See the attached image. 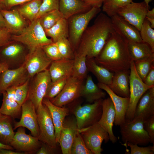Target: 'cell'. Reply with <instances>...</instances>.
I'll use <instances>...</instances> for the list:
<instances>
[{
    "label": "cell",
    "mask_w": 154,
    "mask_h": 154,
    "mask_svg": "<svg viewBox=\"0 0 154 154\" xmlns=\"http://www.w3.org/2000/svg\"><path fill=\"white\" fill-rule=\"evenodd\" d=\"M51 82L49 70L47 69L30 78L27 99L31 101L36 110L42 104L48 88Z\"/></svg>",
    "instance_id": "30bf717a"
},
{
    "label": "cell",
    "mask_w": 154,
    "mask_h": 154,
    "mask_svg": "<svg viewBox=\"0 0 154 154\" xmlns=\"http://www.w3.org/2000/svg\"><path fill=\"white\" fill-rule=\"evenodd\" d=\"M86 77L85 83L82 87L80 96L90 104L105 98L106 93L94 83L91 76L88 75Z\"/></svg>",
    "instance_id": "83f0119b"
},
{
    "label": "cell",
    "mask_w": 154,
    "mask_h": 154,
    "mask_svg": "<svg viewBox=\"0 0 154 154\" xmlns=\"http://www.w3.org/2000/svg\"><path fill=\"white\" fill-rule=\"evenodd\" d=\"M30 79V78L24 83L15 88L16 101L21 106L27 99Z\"/></svg>",
    "instance_id": "ee69618b"
},
{
    "label": "cell",
    "mask_w": 154,
    "mask_h": 154,
    "mask_svg": "<svg viewBox=\"0 0 154 154\" xmlns=\"http://www.w3.org/2000/svg\"><path fill=\"white\" fill-rule=\"evenodd\" d=\"M47 144L43 142L39 149L36 152V154H54V149Z\"/></svg>",
    "instance_id": "f907efd6"
},
{
    "label": "cell",
    "mask_w": 154,
    "mask_h": 154,
    "mask_svg": "<svg viewBox=\"0 0 154 154\" xmlns=\"http://www.w3.org/2000/svg\"><path fill=\"white\" fill-rule=\"evenodd\" d=\"M154 116V86L147 90L139 100L136 107L134 117L143 120Z\"/></svg>",
    "instance_id": "cb8c5ba5"
},
{
    "label": "cell",
    "mask_w": 154,
    "mask_h": 154,
    "mask_svg": "<svg viewBox=\"0 0 154 154\" xmlns=\"http://www.w3.org/2000/svg\"><path fill=\"white\" fill-rule=\"evenodd\" d=\"M1 149L14 150V149L11 146L4 144L0 142V149Z\"/></svg>",
    "instance_id": "91938a15"
},
{
    "label": "cell",
    "mask_w": 154,
    "mask_h": 154,
    "mask_svg": "<svg viewBox=\"0 0 154 154\" xmlns=\"http://www.w3.org/2000/svg\"><path fill=\"white\" fill-rule=\"evenodd\" d=\"M36 112L39 129L38 139L41 142L55 149L57 143L55 128L49 110L42 103L36 110Z\"/></svg>",
    "instance_id": "ba28073f"
},
{
    "label": "cell",
    "mask_w": 154,
    "mask_h": 154,
    "mask_svg": "<svg viewBox=\"0 0 154 154\" xmlns=\"http://www.w3.org/2000/svg\"><path fill=\"white\" fill-rule=\"evenodd\" d=\"M17 128L9 145L17 151L25 154H36L42 142L38 137L26 134L25 128L19 127Z\"/></svg>",
    "instance_id": "4fadbf2b"
},
{
    "label": "cell",
    "mask_w": 154,
    "mask_h": 154,
    "mask_svg": "<svg viewBox=\"0 0 154 154\" xmlns=\"http://www.w3.org/2000/svg\"><path fill=\"white\" fill-rule=\"evenodd\" d=\"M132 2L133 0H104L102 10L111 17L117 15L121 8Z\"/></svg>",
    "instance_id": "d590c367"
},
{
    "label": "cell",
    "mask_w": 154,
    "mask_h": 154,
    "mask_svg": "<svg viewBox=\"0 0 154 154\" xmlns=\"http://www.w3.org/2000/svg\"><path fill=\"white\" fill-rule=\"evenodd\" d=\"M5 92L2 94L3 99L0 112L11 117L13 119L19 118L21 116V106L16 101H11L8 99Z\"/></svg>",
    "instance_id": "836d02e7"
},
{
    "label": "cell",
    "mask_w": 154,
    "mask_h": 154,
    "mask_svg": "<svg viewBox=\"0 0 154 154\" xmlns=\"http://www.w3.org/2000/svg\"><path fill=\"white\" fill-rule=\"evenodd\" d=\"M44 31L46 36L50 37L54 42L62 38H68V28L67 19L63 17L52 27Z\"/></svg>",
    "instance_id": "1f68e13d"
},
{
    "label": "cell",
    "mask_w": 154,
    "mask_h": 154,
    "mask_svg": "<svg viewBox=\"0 0 154 154\" xmlns=\"http://www.w3.org/2000/svg\"><path fill=\"white\" fill-rule=\"evenodd\" d=\"M83 80L72 76L70 77L61 92L50 101L59 107L64 106L73 102L80 97Z\"/></svg>",
    "instance_id": "7c38bea8"
},
{
    "label": "cell",
    "mask_w": 154,
    "mask_h": 154,
    "mask_svg": "<svg viewBox=\"0 0 154 154\" xmlns=\"http://www.w3.org/2000/svg\"><path fill=\"white\" fill-rule=\"evenodd\" d=\"M16 87H9L7 89L5 92L7 98L11 101H16L15 96Z\"/></svg>",
    "instance_id": "f5cc1de1"
},
{
    "label": "cell",
    "mask_w": 154,
    "mask_h": 154,
    "mask_svg": "<svg viewBox=\"0 0 154 154\" xmlns=\"http://www.w3.org/2000/svg\"><path fill=\"white\" fill-rule=\"evenodd\" d=\"M52 61L46 56L42 47L29 52L24 64L29 77L47 69Z\"/></svg>",
    "instance_id": "2e32d148"
},
{
    "label": "cell",
    "mask_w": 154,
    "mask_h": 154,
    "mask_svg": "<svg viewBox=\"0 0 154 154\" xmlns=\"http://www.w3.org/2000/svg\"><path fill=\"white\" fill-rule=\"evenodd\" d=\"M86 63L88 70L96 77L99 82L108 86L111 83L114 73L98 64L94 58L86 57Z\"/></svg>",
    "instance_id": "f1b7e54d"
},
{
    "label": "cell",
    "mask_w": 154,
    "mask_h": 154,
    "mask_svg": "<svg viewBox=\"0 0 154 154\" xmlns=\"http://www.w3.org/2000/svg\"><path fill=\"white\" fill-rule=\"evenodd\" d=\"M74 59H62L52 61L48 69L51 81L54 82L64 78L71 76Z\"/></svg>",
    "instance_id": "d4e9b609"
},
{
    "label": "cell",
    "mask_w": 154,
    "mask_h": 154,
    "mask_svg": "<svg viewBox=\"0 0 154 154\" xmlns=\"http://www.w3.org/2000/svg\"><path fill=\"white\" fill-rule=\"evenodd\" d=\"M152 0H144V1L145 3L147 6H149V3Z\"/></svg>",
    "instance_id": "6125c7cd"
},
{
    "label": "cell",
    "mask_w": 154,
    "mask_h": 154,
    "mask_svg": "<svg viewBox=\"0 0 154 154\" xmlns=\"http://www.w3.org/2000/svg\"><path fill=\"white\" fill-rule=\"evenodd\" d=\"M78 130L76 119L65 118L58 142L62 154H71L72 146Z\"/></svg>",
    "instance_id": "ffe728a7"
},
{
    "label": "cell",
    "mask_w": 154,
    "mask_h": 154,
    "mask_svg": "<svg viewBox=\"0 0 154 154\" xmlns=\"http://www.w3.org/2000/svg\"><path fill=\"white\" fill-rule=\"evenodd\" d=\"M110 18L114 30L127 41L143 42L139 31L123 17L117 14Z\"/></svg>",
    "instance_id": "ac0fdd59"
},
{
    "label": "cell",
    "mask_w": 154,
    "mask_h": 154,
    "mask_svg": "<svg viewBox=\"0 0 154 154\" xmlns=\"http://www.w3.org/2000/svg\"><path fill=\"white\" fill-rule=\"evenodd\" d=\"M86 4L92 7L100 8L102 5L104 0H82Z\"/></svg>",
    "instance_id": "db71d44e"
},
{
    "label": "cell",
    "mask_w": 154,
    "mask_h": 154,
    "mask_svg": "<svg viewBox=\"0 0 154 154\" xmlns=\"http://www.w3.org/2000/svg\"><path fill=\"white\" fill-rule=\"evenodd\" d=\"M101 11L100 8L92 7L86 12L74 15L67 19L69 40L74 52L81 37L90 21Z\"/></svg>",
    "instance_id": "277c9868"
},
{
    "label": "cell",
    "mask_w": 154,
    "mask_h": 154,
    "mask_svg": "<svg viewBox=\"0 0 154 154\" xmlns=\"http://www.w3.org/2000/svg\"><path fill=\"white\" fill-rule=\"evenodd\" d=\"M60 0H42L36 19L44 14L54 10H59Z\"/></svg>",
    "instance_id": "7bdbcfd3"
},
{
    "label": "cell",
    "mask_w": 154,
    "mask_h": 154,
    "mask_svg": "<svg viewBox=\"0 0 154 154\" xmlns=\"http://www.w3.org/2000/svg\"><path fill=\"white\" fill-rule=\"evenodd\" d=\"M6 28L4 18L0 11V29Z\"/></svg>",
    "instance_id": "9f6ffc18"
},
{
    "label": "cell",
    "mask_w": 154,
    "mask_h": 154,
    "mask_svg": "<svg viewBox=\"0 0 154 154\" xmlns=\"http://www.w3.org/2000/svg\"><path fill=\"white\" fill-rule=\"evenodd\" d=\"M154 57L134 61L136 71L143 81L154 66Z\"/></svg>",
    "instance_id": "f35d334b"
},
{
    "label": "cell",
    "mask_w": 154,
    "mask_h": 154,
    "mask_svg": "<svg viewBox=\"0 0 154 154\" xmlns=\"http://www.w3.org/2000/svg\"><path fill=\"white\" fill-rule=\"evenodd\" d=\"M11 40L26 46L29 52L53 42L47 38L38 19L29 22L28 26L18 35H12Z\"/></svg>",
    "instance_id": "3957f363"
},
{
    "label": "cell",
    "mask_w": 154,
    "mask_h": 154,
    "mask_svg": "<svg viewBox=\"0 0 154 154\" xmlns=\"http://www.w3.org/2000/svg\"><path fill=\"white\" fill-rule=\"evenodd\" d=\"M42 103L48 108L52 119L55 128V135L57 143L66 117L69 114V110L64 107H59L53 104L48 98H44Z\"/></svg>",
    "instance_id": "603a6c76"
},
{
    "label": "cell",
    "mask_w": 154,
    "mask_h": 154,
    "mask_svg": "<svg viewBox=\"0 0 154 154\" xmlns=\"http://www.w3.org/2000/svg\"><path fill=\"white\" fill-rule=\"evenodd\" d=\"M150 23L151 28H154V18H150L147 17L145 18Z\"/></svg>",
    "instance_id": "94428289"
},
{
    "label": "cell",
    "mask_w": 154,
    "mask_h": 154,
    "mask_svg": "<svg viewBox=\"0 0 154 154\" xmlns=\"http://www.w3.org/2000/svg\"><path fill=\"white\" fill-rule=\"evenodd\" d=\"M12 35L6 28L0 29V48L12 40Z\"/></svg>",
    "instance_id": "c3c4849f"
},
{
    "label": "cell",
    "mask_w": 154,
    "mask_h": 154,
    "mask_svg": "<svg viewBox=\"0 0 154 154\" xmlns=\"http://www.w3.org/2000/svg\"><path fill=\"white\" fill-rule=\"evenodd\" d=\"M92 8L82 0H60L59 10L63 17L67 19L74 15L86 12Z\"/></svg>",
    "instance_id": "4316f807"
},
{
    "label": "cell",
    "mask_w": 154,
    "mask_h": 154,
    "mask_svg": "<svg viewBox=\"0 0 154 154\" xmlns=\"http://www.w3.org/2000/svg\"><path fill=\"white\" fill-rule=\"evenodd\" d=\"M129 70L130 96L125 119L131 120L134 118L135 109L139 100L144 93L151 87L146 85L138 75L133 60L131 62Z\"/></svg>",
    "instance_id": "52a82bcc"
},
{
    "label": "cell",
    "mask_w": 154,
    "mask_h": 154,
    "mask_svg": "<svg viewBox=\"0 0 154 154\" xmlns=\"http://www.w3.org/2000/svg\"><path fill=\"white\" fill-rule=\"evenodd\" d=\"M129 70L114 73L111 83L108 86L117 95L129 98Z\"/></svg>",
    "instance_id": "484cf974"
},
{
    "label": "cell",
    "mask_w": 154,
    "mask_h": 154,
    "mask_svg": "<svg viewBox=\"0 0 154 154\" xmlns=\"http://www.w3.org/2000/svg\"><path fill=\"white\" fill-rule=\"evenodd\" d=\"M63 17L59 10H54L44 14L38 19L41 25L45 30L52 27Z\"/></svg>",
    "instance_id": "8d00e7d4"
},
{
    "label": "cell",
    "mask_w": 154,
    "mask_h": 154,
    "mask_svg": "<svg viewBox=\"0 0 154 154\" xmlns=\"http://www.w3.org/2000/svg\"><path fill=\"white\" fill-rule=\"evenodd\" d=\"M29 52L26 46L12 40L0 48V63L6 64L9 69L18 68L24 64Z\"/></svg>",
    "instance_id": "8992f818"
},
{
    "label": "cell",
    "mask_w": 154,
    "mask_h": 154,
    "mask_svg": "<svg viewBox=\"0 0 154 154\" xmlns=\"http://www.w3.org/2000/svg\"><path fill=\"white\" fill-rule=\"evenodd\" d=\"M42 48L46 56L52 61L64 59L61 55L55 42L45 45Z\"/></svg>",
    "instance_id": "f6af8a7d"
},
{
    "label": "cell",
    "mask_w": 154,
    "mask_h": 154,
    "mask_svg": "<svg viewBox=\"0 0 154 154\" xmlns=\"http://www.w3.org/2000/svg\"><path fill=\"white\" fill-rule=\"evenodd\" d=\"M102 99L92 103L79 105L74 110L78 130L91 126L98 122L102 112Z\"/></svg>",
    "instance_id": "9c48e42d"
},
{
    "label": "cell",
    "mask_w": 154,
    "mask_h": 154,
    "mask_svg": "<svg viewBox=\"0 0 154 154\" xmlns=\"http://www.w3.org/2000/svg\"><path fill=\"white\" fill-rule=\"evenodd\" d=\"M13 119L0 112V142L4 144L9 145L15 134Z\"/></svg>",
    "instance_id": "4dcf8cb0"
},
{
    "label": "cell",
    "mask_w": 154,
    "mask_h": 154,
    "mask_svg": "<svg viewBox=\"0 0 154 154\" xmlns=\"http://www.w3.org/2000/svg\"><path fill=\"white\" fill-rule=\"evenodd\" d=\"M143 82L146 85L150 87L154 86V67L150 70Z\"/></svg>",
    "instance_id": "816d5d0a"
},
{
    "label": "cell",
    "mask_w": 154,
    "mask_h": 154,
    "mask_svg": "<svg viewBox=\"0 0 154 154\" xmlns=\"http://www.w3.org/2000/svg\"><path fill=\"white\" fill-rule=\"evenodd\" d=\"M128 42L129 52L134 61L154 57V52L148 44L143 42Z\"/></svg>",
    "instance_id": "f546056e"
},
{
    "label": "cell",
    "mask_w": 154,
    "mask_h": 154,
    "mask_svg": "<svg viewBox=\"0 0 154 154\" xmlns=\"http://www.w3.org/2000/svg\"><path fill=\"white\" fill-rule=\"evenodd\" d=\"M42 0H32L20 5L16 9L20 14L29 22L36 19Z\"/></svg>",
    "instance_id": "d6a6232c"
},
{
    "label": "cell",
    "mask_w": 154,
    "mask_h": 154,
    "mask_svg": "<svg viewBox=\"0 0 154 154\" xmlns=\"http://www.w3.org/2000/svg\"><path fill=\"white\" fill-rule=\"evenodd\" d=\"M68 78H64L51 82L47 90L44 98L50 100L57 96L62 90Z\"/></svg>",
    "instance_id": "b9f144b4"
},
{
    "label": "cell",
    "mask_w": 154,
    "mask_h": 154,
    "mask_svg": "<svg viewBox=\"0 0 154 154\" xmlns=\"http://www.w3.org/2000/svg\"><path fill=\"white\" fill-rule=\"evenodd\" d=\"M71 154H93L86 147L78 130L76 134L72 146Z\"/></svg>",
    "instance_id": "60d3db41"
},
{
    "label": "cell",
    "mask_w": 154,
    "mask_h": 154,
    "mask_svg": "<svg viewBox=\"0 0 154 154\" xmlns=\"http://www.w3.org/2000/svg\"><path fill=\"white\" fill-rule=\"evenodd\" d=\"M0 154H25L23 152L14 151L13 150L1 149H0Z\"/></svg>",
    "instance_id": "11a10c76"
},
{
    "label": "cell",
    "mask_w": 154,
    "mask_h": 154,
    "mask_svg": "<svg viewBox=\"0 0 154 154\" xmlns=\"http://www.w3.org/2000/svg\"><path fill=\"white\" fill-rule=\"evenodd\" d=\"M2 9H4L3 6L1 2V0H0V10Z\"/></svg>",
    "instance_id": "be15d7a7"
},
{
    "label": "cell",
    "mask_w": 154,
    "mask_h": 154,
    "mask_svg": "<svg viewBox=\"0 0 154 154\" xmlns=\"http://www.w3.org/2000/svg\"><path fill=\"white\" fill-rule=\"evenodd\" d=\"M102 107V115L98 122L108 132L110 140L114 143L117 141V138L113 131L116 113L114 105L110 97L103 100Z\"/></svg>",
    "instance_id": "d6986e66"
},
{
    "label": "cell",
    "mask_w": 154,
    "mask_h": 154,
    "mask_svg": "<svg viewBox=\"0 0 154 154\" xmlns=\"http://www.w3.org/2000/svg\"><path fill=\"white\" fill-rule=\"evenodd\" d=\"M127 146L130 149L131 154H153L154 145L147 147H140L137 144L127 142Z\"/></svg>",
    "instance_id": "bcb514c9"
},
{
    "label": "cell",
    "mask_w": 154,
    "mask_h": 154,
    "mask_svg": "<svg viewBox=\"0 0 154 154\" xmlns=\"http://www.w3.org/2000/svg\"><path fill=\"white\" fill-rule=\"evenodd\" d=\"M139 32L142 41L148 44L154 52V30L145 18Z\"/></svg>",
    "instance_id": "74e56055"
},
{
    "label": "cell",
    "mask_w": 154,
    "mask_h": 154,
    "mask_svg": "<svg viewBox=\"0 0 154 154\" xmlns=\"http://www.w3.org/2000/svg\"><path fill=\"white\" fill-rule=\"evenodd\" d=\"M148 6L143 1L132 2L124 6L118 11L117 14L123 17L140 31L145 19Z\"/></svg>",
    "instance_id": "5bb4252c"
},
{
    "label": "cell",
    "mask_w": 154,
    "mask_h": 154,
    "mask_svg": "<svg viewBox=\"0 0 154 154\" xmlns=\"http://www.w3.org/2000/svg\"><path fill=\"white\" fill-rule=\"evenodd\" d=\"M143 125L149 136L150 143L154 145V116L144 120Z\"/></svg>",
    "instance_id": "7dc6e473"
},
{
    "label": "cell",
    "mask_w": 154,
    "mask_h": 154,
    "mask_svg": "<svg viewBox=\"0 0 154 154\" xmlns=\"http://www.w3.org/2000/svg\"><path fill=\"white\" fill-rule=\"evenodd\" d=\"M143 120L139 117H134L131 120L125 119L119 126L123 145L126 146L127 143L129 142L145 146L150 143L149 136L143 127Z\"/></svg>",
    "instance_id": "5b68a950"
},
{
    "label": "cell",
    "mask_w": 154,
    "mask_h": 154,
    "mask_svg": "<svg viewBox=\"0 0 154 154\" xmlns=\"http://www.w3.org/2000/svg\"><path fill=\"white\" fill-rule=\"evenodd\" d=\"M21 114L19 121H14L13 129L19 127L27 128L31 135L38 137L39 135L36 110L32 102L26 99L21 105Z\"/></svg>",
    "instance_id": "9a60e30c"
},
{
    "label": "cell",
    "mask_w": 154,
    "mask_h": 154,
    "mask_svg": "<svg viewBox=\"0 0 154 154\" xmlns=\"http://www.w3.org/2000/svg\"><path fill=\"white\" fill-rule=\"evenodd\" d=\"M55 43L61 55L64 59H74V52L67 38H61Z\"/></svg>",
    "instance_id": "ab89813d"
},
{
    "label": "cell",
    "mask_w": 154,
    "mask_h": 154,
    "mask_svg": "<svg viewBox=\"0 0 154 154\" xmlns=\"http://www.w3.org/2000/svg\"><path fill=\"white\" fill-rule=\"evenodd\" d=\"M94 58L98 64L114 73L129 70L133 60L127 41L114 30L99 54Z\"/></svg>",
    "instance_id": "6da1fadb"
},
{
    "label": "cell",
    "mask_w": 154,
    "mask_h": 154,
    "mask_svg": "<svg viewBox=\"0 0 154 154\" xmlns=\"http://www.w3.org/2000/svg\"><path fill=\"white\" fill-rule=\"evenodd\" d=\"M88 148L93 154H101L103 151L101 148L103 141L105 143L110 140L108 132L98 123L80 130H78Z\"/></svg>",
    "instance_id": "8fae6325"
},
{
    "label": "cell",
    "mask_w": 154,
    "mask_h": 154,
    "mask_svg": "<svg viewBox=\"0 0 154 154\" xmlns=\"http://www.w3.org/2000/svg\"><path fill=\"white\" fill-rule=\"evenodd\" d=\"M97 85L100 88L108 94L112 100L116 113L114 123L116 126H119L125 120L126 114L129 104V98L117 95L106 85L99 82Z\"/></svg>",
    "instance_id": "44dd1931"
},
{
    "label": "cell",
    "mask_w": 154,
    "mask_h": 154,
    "mask_svg": "<svg viewBox=\"0 0 154 154\" xmlns=\"http://www.w3.org/2000/svg\"><path fill=\"white\" fill-rule=\"evenodd\" d=\"M29 78L24 64L16 69L5 70L0 74V96L8 88L20 85Z\"/></svg>",
    "instance_id": "e0dca14e"
},
{
    "label": "cell",
    "mask_w": 154,
    "mask_h": 154,
    "mask_svg": "<svg viewBox=\"0 0 154 154\" xmlns=\"http://www.w3.org/2000/svg\"><path fill=\"white\" fill-rule=\"evenodd\" d=\"M8 69V67L6 64L4 63H0V74Z\"/></svg>",
    "instance_id": "680465c9"
},
{
    "label": "cell",
    "mask_w": 154,
    "mask_h": 154,
    "mask_svg": "<svg viewBox=\"0 0 154 154\" xmlns=\"http://www.w3.org/2000/svg\"><path fill=\"white\" fill-rule=\"evenodd\" d=\"M86 56L74 52L72 76L83 80L87 77L88 70L86 63Z\"/></svg>",
    "instance_id": "e575fe53"
},
{
    "label": "cell",
    "mask_w": 154,
    "mask_h": 154,
    "mask_svg": "<svg viewBox=\"0 0 154 154\" xmlns=\"http://www.w3.org/2000/svg\"><path fill=\"white\" fill-rule=\"evenodd\" d=\"M32 0H1L4 9L10 10L12 7L23 4Z\"/></svg>",
    "instance_id": "681fc988"
},
{
    "label": "cell",
    "mask_w": 154,
    "mask_h": 154,
    "mask_svg": "<svg viewBox=\"0 0 154 154\" xmlns=\"http://www.w3.org/2000/svg\"><path fill=\"white\" fill-rule=\"evenodd\" d=\"M0 11L3 17L6 28L12 35H18L28 26V23L17 9H2Z\"/></svg>",
    "instance_id": "7402d4cb"
},
{
    "label": "cell",
    "mask_w": 154,
    "mask_h": 154,
    "mask_svg": "<svg viewBox=\"0 0 154 154\" xmlns=\"http://www.w3.org/2000/svg\"><path fill=\"white\" fill-rule=\"evenodd\" d=\"M114 31L110 17L102 13L97 16L93 24L83 33L74 52L95 58L100 54Z\"/></svg>",
    "instance_id": "7a4b0ae2"
},
{
    "label": "cell",
    "mask_w": 154,
    "mask_h": 154,
    "mask_svg": "<svg viewBox=\"0 0 154 154\" xmlns=\"http://www.w3.org/2000/svg\"><path fill=\"white\" fill-rule=\"evenodd\" d=\"M145 17L150 18H154V8L151 10H148L146 14Z\"/></svg>",
    "instance_id": "6f0895ef"
}]
</instances>
